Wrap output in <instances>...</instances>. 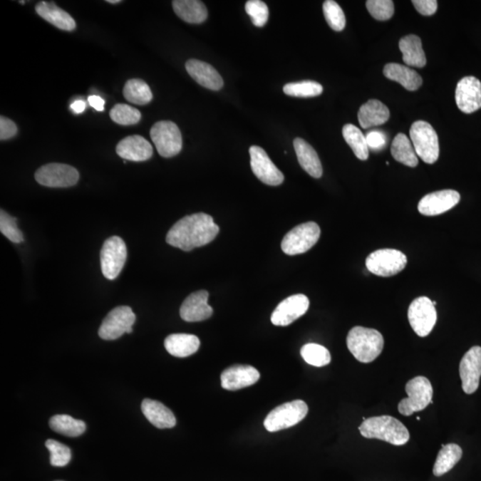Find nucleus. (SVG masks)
Returning a JSON list of instances; mask_svg holds the SVG:
<instances>
[{"instance_id":"f257e3e1","label":"nucleus","mask_w":481,"mask_h":481,"mask_svg":"<svg viewBox=\"0 0 481 481\" xmlns=\"http://www.w3.org/2000/svg\"><path fill=\"white\" fill-rule=\"evenodd\" d=\"M219 232V227L212 216L195 213L178 220L167 232L166 242L182 251L190 252L212 242Z\"/></svg>"},{"instance_id":"f03ea898","label":"nucleus","mask_w":481,"mask_h":481,"mask_svg":"<svg viewBox=\"0 0 481 481\" xmlns=\"http://www.w3.org/2000/svg\"><path fill=\"white\" fill-rule=\"evenodd\" d=\"M359 430L363 437L377 438L395 445L408 443L410 438L409 431L404 424L388 415L366 419L360 425Z\"/></svg>"},{"instance_id":"7ed1b4c3","label":"nucleus","mask_w":481,"mask_h":481,"mask_svg":"<svg viewBox=\"0 0 481 481\" xmlns=\"http://www.w3.org/2000/svg\"><path fill=\"white\" fill-rule=\"evenodd\" d=\"M348 351L361 363H371L381 355L384 347L383 335L376 329L353 327L348 334Z\"/></svg>"},{"instance_id":"20e7f679","label":"nucleus","mask_w":481,"mask_h":481,"mask_svg":"<svg viewBox=\"0 0 481 481\" xmlns=\"http://www.w3.org/2000/svg\"><path fill=\"white\" fill-rule=\"evenodd\" d=\"M410 138L417 156L424 162L433 164L440 156V144L436 131L426 121H415L410 128Z\"/></svg>"},{"instance_id":"39448f33","label":"nucleus","mask_w":481,"mask_h":481,"mask_svg":"<svg viewBox=\"0 0 481 481\" xmlns=\"http://www.w3.org/2000/svg\"><path fill=\"white\" fill-rule=\"evenodd\" d=\"M405 391L408 398L402 399L398 404V411L402 415H412L433 403V385L426 377L417 376L410 380L405 385Z\"/></svg>"},{"instance_id":"423d86ee","label":"nucleus","mask_w":481,"mask_h":481,"mask_svg":"<svg viewBox=\"0 0 481 481\" xmlns=\"http://www.w3.org/2000/svg\"><path fill=\"white\" fill-rule=\"evenodd\" d=\"M309 408L303 400H294L278 405L264 420V426L270 433H276L296 425L308 415Z\"/></svg>"},{"instance_id":"0eeeda50","label":"nucleus","mask_w":481,"mask_h":481,"mask_svg":"<svg viewBox=\"0 0 481 481\" xmlns=\"http://www.w3.org/2000/svg\"><path fill=\"white\" fill-rule=\"evenodd\" d=\"M320 234V227L315 222L299 224L284 237L281 244V251L290 256L302 254L319 242Z\"/></svg>"},{"instance_id":"6e6552de","label":"nucleus","mask_w":481,"mask_h":481,"mask_svg":"<svg viewBox=\"0 0 481 481\" xmlns=\"http://www.w3.org/2000/svg\"><path fill=\"white\" fill-rule=\"evenodd\" d=\"M150 135L159 155L164 158H170L180 152L183 145L182 135L172 121H158L152 127Z\"/></svg>"},{"instance_id":"1a4fd4ad","label":"nucleus","mask_w":481,"mask_h":481,"mask_svg":"<svg viewBox=\"0 0 481 481\" xmlns=\"http://www.w3.org/2000/svg\"><path fill=\"white\" fill-rule=\"evenodd\" d=\"M408 264L404 253L394 249H381L367 257L366 265L371 273L378 276L390 277L401 272Z\"/></svg>"},{"instance_id":"9d476101","label":"nucleus","mask_w":481,"mask_h":481,"mask_svg":"<svg viewBox=\"0 0 481 481\" xmlns=\"http://www.w3.org/2000/svg\"><path fill=\"white\" fill-rule=\"evenodd\" d=\"M135 321V315L130 306H117L103 319L98 331L99 337L105 341H114L124 333H131Z\"/></svg>"},{"instance_id":"9b49d317","label":"nucleus","mask_w":481,"mask_h":481,"mask_svg":"<svg viewBox=\"0 0 481 481\" xmlns=\"http://www.w3.org/2000/svg\"><path fill=\"white\" fill-rule=\"evenodd\" d=\"M101 269L107 279L114 280L119 276L127 259V247L119 237H113L103 244L101 254Z\"/></svg>"},{"instance_id":"f8f14e48","label":"nucleus","mask_w":481,"mask_h":481,"mask_svg":"<svg viewBox=\"0 0 481 481\" xmlns=\"http://www.w3.org/2000/svg\"><path fill=\"white\" fill-rule=\"evenodd\" d=\"M80 174L75 167L63 163H49L36 171L35 180L48 187H70L78 183Z\"/></svg>"},{"instance_id":"ddd939ff","label":"nucleus","mask_w":481,"mask_h":481,"mask_svg":"<svg viewBox=\"0 0 481 481\" xmlns=\"http://www.w3.org/2000/svg\"><path fill=\"white\" fill-rule=\"evenodd\" d=\"M408 320L418 336H428L437 322V311L433 301L427 297L415 299L409 306Z\"/></svg>"},{"instance_id":"4468645a","label":"nucleus","mask_w":481,"mask_h":481,"mask_svg":"<svg viewBox=\"0 0 481 481\" xmlns=\"http://www.w3.org/2000/svg\"><path fill=\"white\" fill-rule=\"evenodd\" d=\"M249 152L252 172L260 181L269 185H279L283 183L284 174L274 165L265 150L259 146L252 145Z\"/></svg>"},{"instance_id":"2eb2a0df","label":"nucleus","mask_w":481,"mask_h":481,"mask_svg":"<svg viewBox=\"0 0 481 481\" xmlns=\"http://www.w3.org/2000/svg\"><path fill=\"white\" fill-rule=\"evenodd\" d=\"M309 308V299L304 294L290 296L281 301L271 316L274 326H287L305 315Z\"/></svg>"},{"instance_id":"dca6fc26","label":"nucleus","mask_w":481,"mask_h":481,"mask_svg":"<svg viewBox=\"0 0 481 481\" xmlns=\"http://www.w3.org/2000/svg\"><path fill=\"white\" fill-rule=\"evenodd\" d=\"M460 377L462 387L466 394H472L477 390L481 377V348L475 346L465 353L460 363Z\"/></svg>"},{"instance_id":"f3484780","label":"nucleus","mask_w":481,"mask_h":481,"mask_svg":"<svg viewBox=\"0 0 481 481\" xmlns=\"http://www.w3.org/2000/svg\"><path fill=\"white\" fill-rule=\"evenodd\" d=\"M455 102L460 110L472 113L481 108V82L473 76L462 78L455 89Z\"/></svg>"},{"instance_id":"a211bd4d","label":"nucleus","mask_w":481,"mask_h":481,"mask_svg":"<svg viewBox=\"0 0 481 481\" xmlns=\"http://www.w3.org/2000/svg\"><path fill=\"white\" fill-rule=\"evenodd\" d=\"M461 196L455 190H441L427 195L419 202L418 210L424 216H437L454 208Z\"/></svg>"},{"instance_id":"6ab92c4d","label":"nucleus","mask_w":481,"mask_h":481,"mask_svg":"<svg viewBox=\"0 0 481 481\" xmlns=\"http://www.w3.org/2000/svg\"><path fill=\"white\" fill-rule=\"evenodd\" d=\"M259 378V371L253 366H233L224 369L221 373V386L227 391H238L252 386Z\"/></svg>"},{"instance_id":"aec40b11","label":"nucleus","mask_w":481,"mask_h":481,"mask_svg":"<svg viewBox=\"0 0 481 481\" xmlns=\"http://www.w3.org/2000/svg\"><path fill=\"white\" fill-rule=\"evenodd\" d=\"M209 292L205 290L194 292L185 299L180 308L181 319L185 322H201L212 316L213 309L208 304Z\"/></svg>"},{"instance_id":"412c9836","label":"nucleus","mask_w":481,"mask_h":481,"mask_svg":"<svg viewBox=\"0 0 481 481\" xmlns=\"http://www.w3.org/2000/svg\"><path fill=\"white\" fill-rule=\"evenodd\" d=\"M116 152L121 158L132 162H145L152 156V146L141 135H130L120 140Z\"/></svg>"},{"instance_id":"4be33fe9","label":"nucleus","mask_w":481,"mask_h":481,"mask_svg":"<svg viewBox=\"0 0 481 481\" xmlns=\"http://www.w3.org/2000/svg\"><path fill=\"white\" fill-rule=\"evenodd\" d=\"M185 69L190 76L210 90H219L222 88L224 81L222 77L217 73L215 68L202 61L191 59L185 63Z\"/></svg>"},{"instance_id":"5701e85b","label":"nucleus","mask_w":481,"mask_h":481,"mask_svg":"<svg viewBox=\"0 0 481 481\" xmlns=\"http://www.w3.org/2000/svg\"><path fill=\"white\" fill-rule=\"evenodd\" d=\"M141 410L145 418L158 429H170L177 424L174 413L162 403L145 398L142 402Z\"/></svg>"},{"instance_id":"b1692460","label":"nucleus","mask_w":481,"mask_h":481,"mask_svg":"<svg viewBox=\"0 0 481 481\" xmlns=\"http://www.w3.org/2000/svg\"><path fill=\"white\" fill-rule=\"evenodd\" d=\"M35 10L39 16L60 30L71 31L76 29V21L73 18L53 2H38Z\"/></svg>"},{"instance_id":"393cba45","label":"nucleus","mask_w":481,"mask_h":481,"mask_svg":"<svg viewBox=\"0 0 481 481\" xmlns=\"http://www.w3.org/2000/svg\"><path fill=\"white\" fill-rule=\"evenodd\" d=\"M294 145L299 165L301 166L302 169L313 177L319 178L322 177V164H321L319 157L317 155L315 149L302 138H295Z\"/></svg>"},{"instance_id":"a878e982","label":"nucleus","mask_w":481,"mask_h":481,"mask_svg":"<svg viewBox=\"0 0 481 481\" xmlns=\"http://www.w3.org/2000/svg\"><path fill=\"white\" fill-rule=\"evenodd\" d=\"M164 346L170 355L176 358H187L198 351L200 340L195 335L175 333L165 338Z\"/></svg>"},{"instance_id":"bb28decb","label":"nucleus","mask_w":481,"mask_h":481,"mask_svg":"<svg viewBox=\"0 0 481 481\" xmlns=\"http://www.w3.org/2000/svg\"><path fill=\"white\" fill-rule=\"evenodd\" d=\"M358 121L363 128L380 126L390 119V110L384 103L376 99H371L360 107Z\"/></svg>"},{"instance_id":"cd10ccee","label":"nucleus","mask_w":481,"mask_h":481,"mask_svg":"<svg viewBox=\"0 0 481 481\" xmlns=\"http://www.w3.org/2000/svg\"><path fill=\"white\" fill-rule=\"evenodd\" d=\"M385 77L398 82L409 91H415L423 84V78L415 70L399 63H388L383 69Z\"/></svg>"},{"instance_id":"c85d7f7f","label":"nucleus","mask_w":481,"mask_h":481,"mask_svg":"<svg viewBox=\"0 0 481 481\" xmlns=\"http://www.w3.org/2000/svg\"><path fill=\"white\" fill-rule=\"evenodd\" d=\"M399 49L406 66L423 68L426 66V56L423 49L422 41L416 35H408L399 41Z\"/></svg>"},{"instance_id":"c756f323","label":"nucleus","mask_w":481,"mask_h":481,"mask_svg":"<svg viewBox=\"0 0 481 481\" xmlns=\"http://www.w3.org/2000/svg\"><path fill=\"white\" fill-rule=\"evenodd\" d=\"M172 6L177 16L188 24H202L208 17L205 4L199 0H175Z\"/></svg>"},{"instance_id":"7c9ffc66","label":"nucleus","mask_w":481,"mask_h":481,"mask_svg":"<svg viewBox=\"0 0 481 481\" xmlns=\"http://www.w3.org/2000/svg\"><path fill=\"white\" fill-rule=\"evenodd\" d=\"M462 456V448L456 444L442 445L433 467V474L440 477L451 470Z\"/></svg>"},{"instance_id":"2f4dec72","label":"nucleus","mask_w":481,"mask_h":481,"mask_svg":"<svg viewBox=\"0 0 481 481\" xmlns=\"http://www.w3.org/2000/svg\"><path fill=\"white\" fill-rule=\"evenodd\" d=\"M391 155L398 162L415 167L418 165V156L410 139L405 134L395 135L391 145Z\"/></svg>"},{"instance_id":"473e14b6","label":"nucleus","mask_w":481,"mask_h":481,"mask_svg":"<svg viewBox=\"0 0 481 481\" xmlns=\"http://www.w3.org/2000/svg\"><path fill=\"white\" fill-rule=\"evenodd\" d=\"M49 426L56 433L71 438L81 436L87 427L83 420L74 419L67 415L53 416L49 420Z\"/></svg>"},{"instance_id":"72a5a7b5","label":"nucleus","mask_w":481,"mask_h":481,"mask_svg":"<svg viewBox=\"0 0 481 481\" xmlns=\"http://www.w3.org/2000/svg\"><path fill=\"white\" fill-rule=\"evenodd\" d=\"M124 98L138 105H148L152 99V93L146 82L139 78L128 81L123 88Z\"/></svg>"},{"instance_id":"f704fd0d","label":"nucleus","mask_w":481,"mask_h":481,"mask_svg":"<svg viewBox=\"0 0 481 481\" xmlns=\"http://www.w3.org/2000/svg\"><path fill=\"white\" fill-rule=\"evenodd\" d=\"M342 135L347 144L351 146L355 155L359 160L368 159L369 148L367 145L366 138L358 127L352 124H346L342 128Z\"/></svg>"},{"instance_id":"c9c22d12","label":"nucleus","mask_w":481,"mask_h":481,"mask_svg":"<svg viewBox=\"0 0 481 481\" xmlns=\"http://www.w3.org/2000/svg\"><path fill=\"white\" fill-rule=\"evenodd\" d=\"M301 355L309 365L313 366L322 367L329 365L331 362L329 351L319 344L308 343L303 346Z\"/></svg>"},{"instance_id":"e433bc0d","label":"nucleus","mask_w":481,"mask_h":481,"mask_svg":"<svg viewBox=\"0 0 481 481\" xmlns=\"http://www.w3.org/2000/svg\"><path fill=\"white\" fill-rule=\"evenodd\" d=\"M284 92L294 98H314L322 94L323 87L319 82L306 81L285 85Z\"/></svg>"},{"instance_id":"4c0bfd02","label":"nucleus","mask_w":481,"mask_h":481,"mask_svg":"<svg viewBox=\"0 0 481 481\" xmlns=\"http://www.w3.org/2000/svg\"><path fill=\"white\" fill-rule=\"evenodd\" d=\"M110 117L117 124L130 126L140 121L141 113L134 107L125 105V103H118L110 110Z\"/></svg>"},{"instance_id":"58836bf2","label":"nucleus","mask_w":481,"mask_h":481,"mask_svg":"<svg viewBox=\"0 0 481 481\" xmlns=\"http://www.w3.org/2000/svg\"><path fill=\"white\" fill-rule=\"evenodd\" d=\"M324 17L329 26L335 31H341L345 28L346 17L341 7L333 0H326L323 5Z\"/></svg>"},{"instance_id":"ea45409f","label":"nucleus","mask_w":481,"mask_h":481,"mask_svg":"<svg viewBox=\"0 0 481 481\" xmlns=\"http://www.w3.org/2000/svg\"><path fill=\"white\" fill-rule=\"evenodd\" d=\"M46 447L50 452V463L55 467L66 466L71 459V449L60 442L48 440Z\"/></svg>"},{"instance_id":"a19ab883","label":"nucleus","mask_w":481,"mask_h":481,"mask_svg":"<svg viewBox=\"0 0 481 481\" xmlns=\"http://www.w3.org/2000/svg\"><path fill=\"white\" fill-rule=\"evenodd\" d=\"M0 231L1 234L14 244H20L24 241L23 233L17 227V219L10 216L5 210L0 212Z\"/></svg>"},{"instance_id":"79ce46f5","label":"nucleus","mask_w":481,"mask_h":481,"mask_svg":"<svg viewBox=\"0 0 481 481\" xmlns=\"http://www.w3.org/2000/svg\"><path fill=\"white\" fill-rule=\"evenodd\" d=\"M245 10L257 27H263L269 21V11L267 4L260 0H249L245 4Z\"/></svg>"},{"instance_id":"37998d69","label":"nucleus","mask_w":481,"mask_h":481,"mask_svg":"<svg viewBox=\"0 0 481 481\" xmlns=\"http://www.w3.org/2000/svg\"><path fill=\"white\" fill-rule=\"evenodd\" d=\"M367 10L374 19L387 21L394 14V3L391 0H368Z\"/></svg>"},{"instance_id":"c03bdc74","label":"nucleus","mask_w":481,"mask_h":481,"mask_svg":"<svg viewBox=\"0 0 481 481\" xmlns=\"http://www.w3.org/2000/svg\"><path fill=\"white\" fill-rule=\"evenodd\" d=\"M366 142L368 148L373 150V151H379L386 145V135L381 131H371L366 135Z\"/></svg>"},{"instance_id":"a18cd8bd","label":"nucleus","mask_w":481,"mask_h":481,"mask_svg":"<svg viewBox=\"0 0 481 481\" xmlns=\"http://www.w3.org/2000/svg\"><path fill=\"white\" fill-rule=\"evenodd\" d=\"M17 134V127L13 120L0 117V140H7Z\"/></svg>"},{"instance_id":"49530a36","label":"nucleus","mask_w":481,"mask_h":481,"mask_svg":"<svg viewBox=\"0 0 481 481\" xmlns=\"http://www.w3.org/2000/svg\"><path fill=\"white\" fill-rule=\"evenodd\" d=\"M418 13L423 16H433L438 9L436 0H413L412 1Z\"/></svg>"},{"instance_id":"de8ad7c7","label":"nucleus","mask_w":481,"mask_h":481,"mask_svg":"<svg viewBox=\"0 0 481 481\" xmlns=\"http://www.w3.org/2000/svg\"><path fill=\"white\" fill-rule=\"evenodd\" d=\"M89 105L93 107L96 110H98V112H103V110H105V100H103L101 96L99 95H90L88 96V99Z\"/></svg>"},{"instance_id":"09e8293b","label":"nucleus","mask_w":481,"mask_h":481,"mask_svg":"<svg viewBox=\"0 0 481 481\" xmlns=\"http://www.w3.org/2000/svg\"><path fill=\"white\" fill-rule=\"evenodd\" d=\"M70 108L74 113H82L86 109V103L83 100H75V101L71 103Z\"/></svg>"},{"instance_id":"8fccbe9b","label":"nucleus","mask_w":481,"mask_h":481,"mask_svg":"<svg viewBox=\"0 0 481 481\" xmlns=\"http://www.w3.org/2000/svg\"><path fill=\"white\" fill-rule=\"evenodd\" d=\"M107 2H108L110 4H118V3H120V0H108V1H107Z\"/></svg>"},{"instance_id":"3c124183","label":"nucleus","mask_w":481,"mask_h":481,"mask_svg":"<svg viewBox=\"0 0 481 481\" xmlns=\"http://www.w3.org/2000/svg\"><path fill=\"white\" fill-rule=\"evenodd\" d=\"M20 3L21 4V5H24V1H20Z\"/></svg>"},{"instance_id":"603ef678","label":"nucleus","mask_w":481,"mask_h":481,"mask_svg":"<svg viewBox=\"0 0 481 481\" xmlns=\"http://www.w3.org/2000/svg\"><path fill=\"white\" fill-rule=\"evenodd\" d=\"M56 481H61V480H56Z\"/></svg>"}]
</instances>
